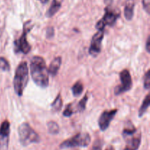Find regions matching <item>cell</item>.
<instances>
[{
  "mask_svg": "<svg viewBox=\"0 0 150 150\" xmlns=\"http://www.w3.org/2000/svg\"><path fill=\"white\" fill-rule=\"evenodd\" d=\"M142 4H143L144 9L145 11L149 14V5H150V0H142Z\"/></svg>",
  "mask_w": 150,
  "mask_h": 150,
  "instance_id": "cell-23",
  "label": "cell"
},
{
  "mask_svg": "<svg viewBox=\"0 0 150 150\" xmlns=\"http://www.w3.org/2000/svg\"><path fill=\"white\" fill-rule=\"evenodd\" d=\"M120 79L121 81V84L117 86L114 90V94L116 95H121L124 92L130 90L132 88V78L128 70L125 69L120 73Z\"/></svg>",
  "mask_w": 150,
  "mask_h": 150,
  "instance_id": "cell-7",
  "label": "cell"
},
{
  "mask_svg": "<svg viewBox=\"0 0 150 150\" xmlns=\"http://www.w3.org/2000/svg\"><path fill=\"white\" fill-rule=\"evenodd\" d=\"M105 150H115V149H114L113 146H109L105 149Z\"/></svg>",
  "mask_w": 150,
  "mask_h": 150,
  "instance_id": "cell-27",
  "label": "cell"
},
{
  "mask_svg": "<svg viewBox=\"0 0 150 150\" xmlns=\"http://www.w3.org/2000/svg\"><path fill=\"white\" fill-rule=\"evenodd\" d=\"M61 5L62 0H53L52 3H51V5L50 6L49 9H48L46 13L47 17L50 18L54 16L59 11V10L61 7Z\"/></svg>",
  "mask_w": 150,
  "mask_h": 150,
  "instance_id": "cell-14",
  "label": "cell"
},
{
  "mask_svg": "<svg viewBox=\"0 0 150 150\" xmlns=\"http://www.w3.org/2000/svg\"><path fill=\"white\" fill-rule=\"evenodd\" d=\"M149 43H150V40H149V36L148 37L147 40H146V51H147L148 53L150 52V49H149L150 44Z\"/></svg>",
  "mask_w": 150,
  "mask_h": 150,
  "instance_id": "cell-26",
  "label": "cell"
},
{
  "mask_svg": "<svg viewBox=\"0 0 150 150\" xmlns=\"http://www.w3.org/2000/svg\"><path fill=\"white\" fill-rule=\"evenodd\" d=\"M92 150H102V144L99 141H96L94 144Z\"/></svg>",
  "mask_w": 150,
  "mask_h": 150,
  "instance_id": "cell-24",
  "label": "cell"
},
{
  "mask_svg": "<svg viewBox=\"0 0 150 150\" xmlns=\"http://www.w3.org/2000/svg\"><path fill=\"white\" fill-rule=\"evenodd\" d=\"M30 70L32 78L35 84L45 88L49 84V73L45 60L39 56H35L31 59Z\"/></svg>",
  "mask_w": 150,
  "mask_h": 150,
  "instance_id": "cell-1",
  "label": "cell"
},
{
  "mask_svg": "<svg viewBox=\"0 0 150 150\" xmlns=\"http://www.w3.org/2000/svg\"><path fill=\"white\" fill-rule=\"evenodd\" d=\"M120 16V14L114 10H111L109 7L105 9V13L102 19L99 21L96 24V29L98 31L103 32L106 26H114L117 21V18Z\"/></svg>",
  "mask_w": 150,
  "mask_h": 150,
  "instance_id": "cell-6",
  "label": "cell"
},
{
  "mask_svg": "<svg viewBox=\"0 0 150 150\" xmlns=\"http://www.w3.org/2000/svg\"><path fill=\"white\" fill-rule=\"evenodd\" d=\"M91 142L90 136L87 133H79L73 137L67 139L59 145L60 149L73 147H86Z\"/></svg>",
  "mask_w": 150,
  "mask_h": 150,
  "instance_id": "cell-4",
  "label": "cell"
},
{
  "mask_svg": "<svg viewBox=\"0 0 150 150\" xmlns=\"http://www.w3.org/2000/svg\"><path fill=\"white\" fill-rule=\"evenodd\" d=\"M51 107L52 111H55V112H59V111H61L62 107V100L60 94L57 95L54 102L51 103Z\"/></svg>",
  "mask_w": 150,
  "mask_h": 150,
  "instance_id": "cell-15",
  "label": "cell"
},
{
  "mask_svg": "<svg viewBox=\"0 0 150 150\" xmlns=\"http://www.w3.org/2000/svg\"><path fill=\"white\" fill-rule=\"evenodd\" d=\"M117 109H113L111 111H105L101 114L98 120V125L102 131L107 130L117 114Z\"/></svg>",
  "mask_w": 150,
  "mask_h": 150,
  "instance_id": "cell-10",
  "label": "cell"
},
{
  "mask_svg": "<svg viewBox=\"0 0 150 150\" xmlns=\"http://www.w3.org/2000/svg\"><path fill=\"white\" fill-rule=\"evenodd\" d=\"M29 81V69L26 62H22L18 66L13 79L14 90L18 96H22Z\"/></svg>",
  "mask_w": 150,
  "mask_h": 150,
  "instance_id": "cell-2",
  "label": "cell"
},
{
  "mask_svg": "<svg viewBox=\"0 0 150 150\" xmlns=\"http://www.w3.org/2000/svg\"><path fill=\"white\" fill-rule=\"evenodd\" d=\"M134 7H135V1L134 0H127L125 3L124 10L125 17L127 20H132L134 15Z\"/></svg>",
  "mask_w": 150,
  "mask_h": 150,
  "instance_id": "cell-13",
  "label": "cell"
},
{
  "mask_svg": "<svg viewBox=\"0 0 150 150\" xmlns=\"http://www.w3.org/2000/svg\"><path fill=\"white\" fill-rule=\"evenodd\" d=\"M10 127V124L7 120H4L0 126V150L8 149Z\"/></svg>",
  "mask_w": 150,
  "mask_h": 150,
  "instance_id": "cell-8",
  "label": "cell"
},
{
  "mask_svg": "<svg viewBox=\"0 0 150 150\" xmlns=\"http://www.w3.org/2000/svg\"><path fill=\"white\" fill-rule=\"evenodd\" d=\"M62 64V58L60 57H57L52 60L48 67V73L51 74L53 77L56 76Z\"/></svg>",
  "mask_w": 150,
  "mask_h": 150,
  "instance_id": "cell-12",
  "label": "cell"
},
{
  "mask_svg": "<svg viewBox=\"0 0 150 150\" xmlns=\"http://www.w3.org/2000/svg\"><path fill=\"white\" fill-rule=\"evenodd\" d=\"M141 134L137 133L131 136L130 139H127V146L124 150H137L141 144Z\"/></svg>",
  "mask_w": 150,
  "mask_h": 150,
  "instance_id": "cell-11",
  "label": "cell"
},
{
  "mask_svg": "<svg viewBox=\"0 0 150 150\" xmlns=\"http://www.w3.org/2000/svg\"><path fill=\"white\" fill-rule=\"evenodd\" d=\"M104 32L103 31H98L97 33L92 37L91 41L90 47H89V52L93 57H97L101 51V45H102V40L103 39Z\"/></svg>",
  "mask_w": 150,
  "mask_h": 150,
  "instance_id": "cell-9",
  "label": "cell"
},
{
  "mask_svg": "<svg viewBox=\"0 0 150 150\" xmlns=\"http://www.w3.org/2000/svg\"><path fill=\"white\" fill-rule=\"evenodd\" d=\"M40 1L41 3H42V4H46L47 2H48V1H49V0H39Z\"/></svg>",
  "mask_w": 150,
  "mask_h": 150,
  "instance_id": "cell-28",
  "label": "cell"
},
{
  "mask_svg": "<svg viewBox=\"0 0 150 150\" xmlns=\"http://www.w3.org/2000/svg\"><path fill=\"white\" fill-rule=\"evenodd\" d=\"M10 69L8 61L4 57H0V70L3 71H9Z\"/></svg>",
  "mask_w": 150,
  "mask_h": 150,
  "instance_id": "cell-19",
  "label": "cell"
},
{
  "mask_svg": "<svg viewBox=\"0 0 150 150\" xmlns=\"http://www.w3.org/2000/svg\"><path fill=\"white\" fill-rule=\"evenodd\" d=\"M150 70H147L145 73L144 78V87L146 89H149L150 86V76H149Z\"/></svg>",
  "mask_w": 150,
  "mask_h": 150,
  "instance_id": "cell-21",
  "label": "cell"
},
{
  "mask_svg": "<svg viewBox=\"0 0 150 150\" xmlns=\"http://www.w3.org/2000/svg\"><path fill=\"white\" fill-rule=\"evenodd\" d=\"M18 137L21 144L29 146L33 143L40 142V136L27 122H23L18 127Z\"/></svg>",
  "mask_w": 150,
  "mask_h": 150,
  "instance_id": "cell-3",
  "label": "cell"
},
{
  "mask_svg": "<svg viewBox=\"0 0 150 150\" xmlns=\"http://www.w3.org/2000/svg\"><path fill=\"white\" fill-rule=\"evenodd\" d=\"M87 100H88V95H86L83 98H82L81 100L79 103V104H78V111H80V112H82V111H83L85 109H86Z\"/></svg>",
  "mask_w": 150,
  "mask_h": 150,
  "instance_id": "cell-20",
  "label": "cell"
},
{
  "mask_svg": "<svg viewBox=\"0 0 150 150\" xmlns=\"http://www.w3.org/2000/svg\"><path fill=\"white\" fill-rule=\"evenodd\" d=\"M149 95H146V98H144V100L143 103H142V105H141L140 108H139V117H142L145 113L147 111L148 108L149 106Z\"/></svg>",
  "mask_w": 150,
  "mask_h": 150,
  "instance_id": "cell-16",
  "label": "cell"
},
{
  "mask_svg": "<svg viewBox=\"0 0 150 150\" xmlns=\"http://www.w3.org/2000/svg\"><path fill=\"white\" fill-rule=\"evenodd\" d=\"M33 27V24H32L31 21H26L23 24V33H22L21 36L20 37L18 40L15 41V51L16 53L21 52L23 54H26L30 51L31 50V45L28 42L27 39H26V35L31 31V29Z\"/></svg>",
  "mask_w": 150,
  "mask_h": 150,
  "instance_id": "cell-5",
  "label": "cell"
},
{
  "mask_svg": "<svg viewBox=\"0 0 150 150\" xmlns=\"http://www.w3.org/2000/svg\"><path fill=\"white\" fill-rule=\"evenodd\" d=\"M48 131L50 134H57L59 132V126L56 122H49L48 123Z\"/></svg>",
  "mask_w": 150,
  "mask_h": 150,
  "instance_id": "cell-18",
  "label": "cell"
},
{
  "mask_svg": "<svg viewBox=\"0 0 150 150\" xmlns=\"http://www.w3.org/2000/svg\"><path fill=\"white\" fill-rule=\"evenodd\" d=\"M104 1H105V2L106 3V4H109L110 2H111L112 0H104Z\"/></svg>",
  "mask_w": 150,
  "mask_h": 150,
  "instance_id": "cell-29",
  "label": "cell"
},
{
  "mask_svg": "<svg viewBox=\"0 0 150 150\" xmlns=\"http://www.w3.org/2000/svg\"><path fill=\"white\" fill-rule=\"evenodd\" d=\"M54 28H53V27H48V29H47V32H46L47 38H52V37L54 36Z\"/></svg>",
  "mask_w": 150,
  "mask_h": 150,
  "instance_id": "cell-25",
  "label": "cell"
},
{
  "mask_svg": "<svg viewBox=\"0 0 150 150\" xmlns=\"http://www.w3.org/2000/svg\"><path fill=\"white\" fill-rule=\"evenodd\" d=\"M83 91V83L81 81H78L72 87V92L75 97H79L81 95Z\"/></svg>",
  "mask_w": 150,
  "mask_h": 150,
  "instance_id": "cell-17",
  "label": "cell"
},
{
  "mask_svg": "<svg viewBox=\"0 0 150 150\" xmlns=\"http://www.w3.org/2000/svg\"><path fill=\"white\" fill-rule=\"evenodd\" d=\"M73 114V108H72V105L71 104H68L65 108V109H64V112H63V115L66 117H70Z\"/></svg>",
  "mask_w": 150,
  "mask_h": 150,
  "instance_id": "cell-22",
  "label": "cell"
}]
</instances>
